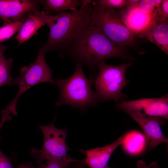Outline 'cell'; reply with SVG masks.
I'll use <instances>...</instances> for the list:
<instances>
[{
	"label": "cell",
	"instance_id": "1",
	"mask_svg": "<svg viewBox=\"0 0 168 168\" xmlns=\"http://www.w3.org/2000/svg\"><path fill=\"white\" fill-rule=\"evenodd\" d=\"M92 3V0H82L79 10L63 11L55 15L39 12L49 29L48 40L42 47L47 52L67 50L78 32L91 23Z\"/></svg>",
	"mask_w": 168,
	"mask_h": 168
},
{
	"label": "cell",
	"instance_id": "2",
	"mask_svg": "<svg viewBox=\"0 0 168 168\" xmlns=\"http://www.w3.org/2000/svg\"><path fill=\"white\" fill-rule=\"evenodd\" d=\"M67 50L78 63H83L91 69L106 59L123 54L122 47L114 44L91 23L78 32Z\"/></svg>",
	"mask_w": 168,
	"mask_h": 168
},
{
	"label": "cell",
	"instance_id": "3",
	"mask_svg": "<svg viewBox=\"0 0 168 168\" xmlns=\"http://www.w3.org/2000/svg\"><path fill=\"white\" fill-rule=\"evenodd\" d=\"M93 81L87 78L82 68V64H76L74 73L67 79H58L56 84L60 90L59 99L55 105L59 106L68 105L80 109L97 104L99 100L91 85Z\"/></svg>",
	"mask_w": 168,
	"mask_h": 168
},
{
	"label": "cell",
	"instance_id": "4",
	"mask_svg": "<svg viewBox=\"0 0 168 168\" xmlns=\"http://www.w3.org/2000/svg\"><path fill=\"white\" fill-rule=\"evenodd\" d=\"M91 23L115 44L121 47L133 44L134 35L123 22L119 10L103 7L93 1Z\"/></svg>",
	"mask_w": 168,
	"mask_h": 168
},
{
	"label": "cell",
	"instance_id": "5",
	"mask_svg": "<svg viewBox=\"0 0 168 168\" xmlns=\"http://www.w3.org/2000/svg\"><path fill=\"white\" fill-rule=\"evenodd\" d=\"M131 65L128 63L114 66L108 64L104 61L98 65V72L93 82L99 101H119L126 97L122 90L128 83L125 73Z\"/></svg>",
	"mask_w": 168,
	"mask_h": 168
},
{
	"label": "cell",
	"instance_id": "6",
	"mask_svg": "<svg viewBox=\"0 0 168 168\" xmlns=\"http://www.w3.org/2000/svg\"><path fill=\"white\" fill-rule=\"evenodd\" d=\"M46 52L43 47L40 48L35 61L28 66L22 67L20 75L14 79L13 85L17 86L18 90L14 98L4 110L9 114H17L16 106L18 100L22 94L30 88L43 82L54 84L52 77L53 71L49 68L45 60Z\"/></svg>",
	"mask_w": 168,
	"mask_h": 168
},
{
	"label": "cell",
	"instance_id": "7",
	"mask_svg": "<svg viewBox=\"0 0 168 168\" xmlns=\"http://www.w3.org/2000/svg\"><path fill=\"white\" fill-rule=\"evenodd\" d=\"M38 126L43 133V145L40 149L33 148L30 154L39 164L44 160L61 159L68 155L70 149L66 144V129L56 128L54 121L49 125Z\"/></svg>",
	"mask_w": 168,
	"mask_h": 168
},
{
	"label": "cell",
	"instance_id": "8",
	"mask_svg": "<svg viewBox=\"0 0 168 168\" xmlns=\"http://www.w3.org/2000/svg\"><path fill=\"white\" fill-rule=\"evenodd\" d=\"M117 109L127 110L142 115L168 118V94L153 98H141L130 101H123L116 105Z\"/></svg>",
	"mask_w": 168,
	"mask_h": 168
},
{
	"label": "cell",
	"instance_id": "9",
	"mask_svg": "<svg viewBox=\"0 0 168 168\" xmlns=\"http://www.w3.org/2000/svg\"><path fill=\"white\" fill-rule=\"evenodd\" d=\"M140 125L147 140L149 150L157 145L168 142V138L163 134L161 126L165 119L158 117L145 116L127 110H123Z\"/></svg>",
	"mask_w": 168,
	"mask_h": 168
},
{
	"label": "cell",
	"instance_id": "10",
	"mask_svg": "<svg viewBox=\"0 0 168 168\" xmlns=\"http://www.w3.org/2000/svg\"><path fill=\"white\" fill-rule=\"evenodd\" d=\"M42 1L0 0V21L3 25L20 21L27 14L38 10Z\"/></svg>",
	"mask_w": 168,
	"mask_h": 168
},
{
	"label": "cell",
	"instance_id": "11",
	"mask_svg": "<svg viewBox=\"0 0 168 168\" xmlns=\"http://www.w3.org/2000/svg\"><path fill=\"white\" fill-rule=\"evenodd\" d=\"M157 10L152 13H146L138 5L127 6L119 10V12L124 25L134 35H138L158 18Z\"/></svg>",
	"mask_w": 168,
	"mask_h": 168
},
{
	"label": "cell",
	"instance_id": "12",
	"mask_svg": "<svg viewBox=\"0 0 168 168\" xmlns=\"http://www.w3.org/2000/svg\"><path fill=\"white\" fill-rule=\"evenodd\" d=\"M123 138V137H121L113 143L103 147L86 150H80L86 156L83 163L90 168H105L114 151L121 144Z\"/></svg>",
	"mask_w": 168,
	"mask_h": 168
},
{
	"label": "cell",
	"instance_id": "13",
	"mask_svg": "<svg viewBox=\"0 0 168 168\" xmlns=\"http://www.w3.org/2000/svg\"><path fill=\"white\" fill-rule=\"evenodd\" d=\"M138 36L145 38L168 54V22L158 18Z\"/></svg>",
	"mask_w": 168,
	"mask_h": 168
},
{
	"label": "cell",
	"instance_id": "14",
	"mask_svg": "<svg viewBox=\"0 0 168 168\" xmlns=\"http://www.w3.org/2000/svg\"><path fill=\"white\" fill-rule=\"evenodd\" d=\"M38 10L28 13L14 39L20 44L37 34L38 30L45 23Z\"/></svg>",
	"mask_w": 168,
	"mask_h": 168
},
{
	"label": "cell",
	"instance_id": "15",
	"mask_svg": "<svg viewBox=\"0 0 168 168\" xmlns=\"http://www.w3.org/2000/svg\"><path fill=\"white\" fill-rule=\"evenodd\" d=\"M121 144L127 153L131 155H137L144 149L146 138L141 133L137 131H132L123 137Z\"/></svg>",
	"mask_w": 168,
	"mask_h": 168
},
{
	"label": "cell",
	"instance_id": "16",
	"mask_svg": "<svg viewBox=\"0 0 168 168\" xmlns=\"http://www.w3.org/2000/svg\"><path fill=\"white\" fill-rule=\"evenodd\" d=\"M6 46L0 44V87L5 85H13V80L11 71L13 62L11 58L7 59L4 52L7 49Z\"/></svg>",
	"mask_w": 168,
	"mask_h": 168
},
{
	"label": "cell",
	"instance_id": "17",
	"mask_svg": "<svg viewBox=\"0 0 168 168\" xmlns=\"http://www.w3.org/2000/svg\"><path fill=\"white\" fill-rule=\"evenodd\" d=\"M43 9L46 12L59 13L61 12L70 10L73 11L80 4L77 0H45L43 1Z\"/></svg>",
	"mask_w": 168,
	"mask_h": 168
},
{
	"label": "cell",
	"instance_id": "18",
	"mask_svg": "<svg viewBox=\"0 0 168 168\" xmlns=\"http://www.w3.org/2000/svg\"><path fill=\"white\" fill-rule=\"evenodd\" d=\"M25 19V18L21 21L3 25L1 27L0 44L7 41L18 32Z\"/></svg>",
	"mask_w": 168,
	"mask_h": 168
},
{
	"label": "cell",
	"instance_id": "19",
	"mask_svg": "<svg viewBox=\"0 0 168 168\" xmlns=\"http://www.w3.org/2000/svg\"><path fill=\"white\" fill-rule=\"evenodd\" d=\"M82 161L74 159L68 154L61 159L46 160V164H42V168H67L71 162Z\"/></svg>",
	"mask_w": 168,
	"mask_h": 168
},
{
	"label": "cell",
	"instance_id": "20",
	"mask_svg": "<svg viewBox=\"0 0 168 168\" xmlns=\"http://www.w3.org/2000/svg\"><path fill=\"white\" fill-rule=\"evenodd\" d=\"M162 0H141L138 7L144 12L151 13L156 11Z\"/></svg>",
	"mask_w": 168,
	"mask_h": 168
},
{
	"label": "cell",
	"instance_id": "21",
	"mask_svg": "<svg viewBox=\"0 0 168 168\" xmlns=\"http://www.w3.org/2000/svg\"><path fill=\"white\" fill-rule=\"evenodd\" d=\"M96 2L103 7L110 8H121L128 6L127 0H99Z\"/></svg>",
	"mask_w": 168,
	"mask_h": 168
},
{
	"label": "cell",
	"instance_id": "22",
	"mask_svg": "<svg viewBox=\"0 0 168 168\" xmlns=\"http://www.w3.org/2000/svg\"><path fill=\"white\" fill-rule=\"evenodd\" d=\"M158 18L162 20H168V0H162L157 10Z\"/></svg>",
	"mask_w": 168,
	"mask_h": 168
},
{
	"label": "cell",
	"instance_id": "23",
	"mask_svg": "<svg viewBox=\"0 0 168 168\" xmlns=\"http://www.w3.org/2000/svg\"><path fill=\"white\" fill-rule=\"evenodd\" d=\"M0 168H15L12 165L11 160L3 153L0 148Z\"/></svg>",
	"mask_w": 168,
	"mask_h": 168
},
{
	"label": "cell",
	"instance_id": "24",
	"mask_svg": "<svg viewBox=\"0 0 168 168\" xmlns=\"http://www.w3.org/2000/svg\"><path fill=\"white\" fill-rule=\"evenodd\" d=\"M137 168H152L150 164L148 165H147L144 161L141 160H138L137 161ZM105 168H111L107 166Z\"/></svg>",
	"mask_w": 168,
	"mask_h": 168
},
{
	"label": "cell",
	"instance_id": "25",
	"mask_svg": "<svg viewBox=\"0 0 168 168\" xmlns=\"http://www.w3.org/2000/svg\"><path fill=\"white\" fill-rule=\"evenodd\" d=\"M42 164L40 165L38 167L33 166L31 164L23 163L20 165L17 168H42Z\"/></svg>",
	"mask_w": 168,
	"mask_h": 168
},
{
	"label": "cell",
	"instance_id": "26",
	"mask_svg": "<svg viewBox=\"0 0 168 168\" xmlns=\"http://www.w3.org/2000/svg\"><path fill=\"white\" fill-rule=\"evenodd\" d=\"M140 1L139 0H127L128 6H138Z\"/></svg>",
	"mask_w": 168,
	"mask_h": 168
},
{
	"label": "cell",
	"instance_id": "27",
	"mask_svg": "<svg viewBox=\"0 0 168 168\" xmlns=\"http://www.w3.org/2000/svg\"><path fill=\"white\" fill-rule=\"evenodd\" d=\"M152 168H161L159 167L156 162H152L150 163Z\"/></svg>",
	"mask_w": 168,
	"mask_h": 168
},
{
	"label": "cell",
	"instance_id": "28",
	"mask_svg": "<svg viewBox=\"0 0 168 168\" xmlns=\"http://www.w3.org/2000/svg\"><path fill=\"white\" fill-rule=\"evenodd\" d=\"M76 168H83V167H78Z\"/></svg>",
	"mask_w": 168,
	"mask_h": 168
}]
</instances>
